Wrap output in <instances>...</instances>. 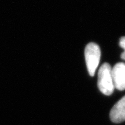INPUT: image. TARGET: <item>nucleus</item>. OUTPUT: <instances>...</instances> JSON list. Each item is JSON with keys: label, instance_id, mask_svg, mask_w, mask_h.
<instances>
[{"label": "nucleus", "instance_id": "obj_1", "mask_svg": "<svg viewBox=\"0 0 125 125\" xmlns=\"http://www.w3.org/2000/svg\"><path fill=\"white\" fill-rule=\"evenodd\" d=\"M111 67L109 64L105 62L101 65L98 73V87L101 93L109 96L113 93L114 88L112 81Z\"/></svg>", "mask_w": 125, "mask_h": 125}, {"label": "nucleus", "instance_id": "obj_2", "mask_svg": "<svg viewBox=\"0 0 125 125\" xmlns=\"http://www.w3.org/2000/svg\"><path fill=\"white\" fill-rule=\"evenodd\" d=\"M86 63L90 75H94L97 67L99 64L101 57V51L99 46L96 43H88L85 49Z\"/></svg>", "mask_w": 125, "mask_h": 125}, {"label": "nucleus", "instance_id": "obj_3", "mask_svg": "<svg viewBox=\"0 0 125 125\" xmlns=\"http://www.w3.org/2000/svg\"><path fill=\"white\" fill-rule=\"evenodd\" d=\"M114 87L119 90L125 89V63L118 62L111 71Z\"/></svg>", "mask_w": 125, "mask_h": 125}, {"label": "nucleus", "instance_id": "obj_4", "mask_svg": "<svg viewBox=\"0 0 125 125\" xmlns=\"http://www.w3.org/2000/svg\"><path fill=\"white\" fill-rule=\"evenodd\" d=\"M109 116L112 122L119 123L125 121V96L114 105Z\"/></svg>", "mask_w": 125, "mask_h": 125}, {"label": "nucleus", "instance_id": "obj_5", "mask_svg": "<svg viewBox=\"0 0 125 125\" xmlns=\"http://www.w3.org/2000/svg\"><path fill=\"white\" fill-rule=\"evenodd\" d=\"M119 45L121 48H123L125 50V37H122L120 40Z\"/></svg>", "mask_w": 125, "mask_h": 125}, {"label": "nucleus", "instance_id": "obj_6", "mask_svg": "<svg viewBox=\"0 0 125 125\" xmlns=\"http://www.w3.org/2000/svg\"><path fill=\"white\" fill-rule=\"evenodd\" d=\"M121 58L123 60H125V51L123 52L121 54Z\"/></svg>", "mask_w": 125, "mask_h": 125}]
</instances>
